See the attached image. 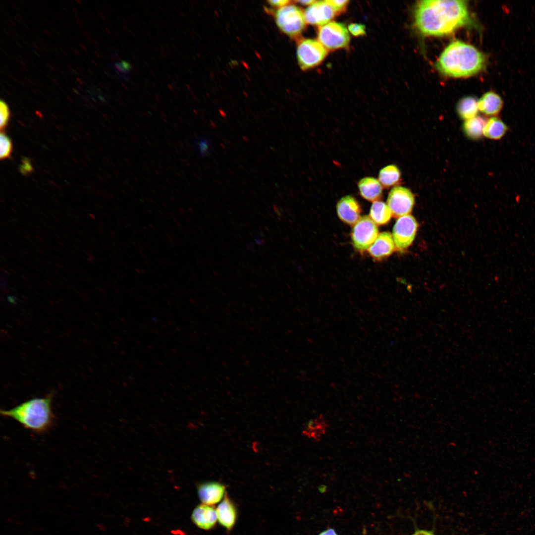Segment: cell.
Returning <instances> with one entry per match:
<instances>
[{"instance_id": "obj_11", "label": "cell", "mask_w": 535, "mask_h": 535, "mask_svg": "<svg viewBox=\"0 0 535 535\" xmlns=\"http://www.w3.org/2000/svg\"><path fill=\"white\" fill-rule=\"evenodd\" d=\"M197 488L202 503L210 505L220 503L226 494L225 485L218 482H203L197 485Z\"/></svg>"}, {"instance_id": "obj_5", "label": "cell", "mask_w": 535, "mask_h": 535, "mask_svg": "<svg viewBox=\"0 0 535 535\" xmlns=\"http://www.w3.org/2000/svg\"><path fill=\"white\" fill-rule=\"evenodd\" d=\"M317 36L318 40L327 51L346 48L350 40L345 26L334 21L318 27Z\"/></svg>"}, {"instance_id": "obj_29", "label": "cell", "mask_w": 535, "mask_h": 535, "mask_svg": "<svg viewBox=\"0 0 535 535\" xmlns=\"http://www.w3.org/2000/svg\"><path fill=\"white\" fill-rule=\"evenodd\" d=\"M348 29L354 36H363L366 34L365 26L362 24L351 23L349 25Z\"/></svg>"}, {"instance_id": "obj_1", "label": "cell", "mask_w": 535, "mask_h": 535, "mask_svg": "<svg viewBox=\"0 0 535 535\" xmlns=\"http://www.w3.org/2000/svg\"><path fill=\"white\" fill-rule=\"evenodd\" d=\"M472 22L466 0H423L415 8V27L424 36L449 35Z\"/></svg>"}, {"instance_id": "obj_10", "label": "cell", "mask_w": 535, "mask_h": 535, "mask_svg": "<svg viewBox=\"0 0 535 535\" xmlns=\"http://www.w3.org/2000/svg\"><path fill=\"white\" fill-rule=\"evenodd\" d=\"M304 13L307 23L318 27L330 22L337 15L326 0L316 1L309 6Z\"/></svg>"}, {"instance_id": "obj_2", "label": "cell", "mask_w": 535, "mask_h": 535, "mask_svg": "<svg viewBox=\"0 0 535 535\" xmlns=\"http://www.w3.org/2000/svg\"><path fill=\"white\" fill-rule=\"evenodd\" d=\"M485 64L486 57L482 52L471 45L455 40L441 53L436 67L448 77H467L482 71Z\"/></svg>"}, {"instance_id": "obj_32", "label": "cell", "mask_w": 535, "mask_h": 535, "mask_svg": "<svg viewBox=\"0 0 535 535\" xmlns=\"http://www.w3.org/2000/svg\"><path fill=\"white\" fill-rule=\"evenodd\" d=\"M319 535H337L332 529H328L321 533Z\"/></svg>"}, {"instance_id": "obj_8", "label": "cell", "mask_w": 535, "mask_h": 535, "mask_svg": "<svg viewBox=\"0 0 535 535\" xmlns=\"http://www.w3.org/2000/svg\"><path fill=\"white\" fill-rule=\"evenodd\" d=\"M414 203V197L410 190L400 186L394 187L389 192L387 199V205L395 217L410 214Z\"/></svg>"}, {"instance_id": "obj_23", "label": "cell", "mask_w": 535, "mask_h": 535, "mask_svg": "<svg viewBox=\"0 0 535 535\" xmlns=\"http://www.w3.org/2000/svg\"><path fill=\"white\" fill-rule=\"evenodd\" d=\"M400 178L401 172L397 166L394 164L384 167L378 174V181L385 188L395 185Z\"/></svg>"}, {"instance_id": "obj_12", "label": "cell", "mask_w": 535, "mask_h": 535, "mask_svg": "<svg viewBox=\"0 0 535 535\" xmlns=\"http://www.w3.org/2000/svg\"><path fill=\"white\" fill-rule=\"evenodd\" d=\"M336 210L339 218L346 224H354L360 218V206L351 196L341 198L337 202Z\"/></svg>"}, {"instance_id": "obj_24", "label": "cell", "mask_w": 535, "mask_h": 535, "mask_svg": "<svg viewBox=\"0 0 535 535\" xmlns=\"http://www.w3.org/2000/svg\"><path fill=\"white\" fill-rule=\"evenodd\" d=\"M12 144L10 139L4 134L1 133L0 137V157L1 159L8 158L11 152Z\"/></svg>"}, {"instance_id": "obj_6", "label": "cell", "mask_w": 535, "mask_h": 535, "mask_svg": "<svg viewBox=\"0 0 535 535\" xmlns=\"http://www.w3.org/2000/svg\"><path fill=\"white\" fill-rule=\"evenodd\" d=\"M327 54V50L317 40L301 39L297 47V57L300 67L306 70L320 64Z\"/></svg>"}, {"instance_id": "obj_19", "label": "cell", "mask_w": 535, "mask_h": 535, "mask_svg": "<svg viewBox=\"0 0 535 535\" xmlns=\"http://www.w3.org/2000/svg\"><path fill=\"white\" fill-rule=\"evenodd\" d=\"M507 125L500 118L493 116L488 119L485 124L483 135L490 139H501L506 133Z\"/></svg>"}, {"instance_id": "obj_30", "label": "cell", "mask_w": 535, "mask_h": 535, "mask_svg": "<svg viewBox=\"0 0 535 535\" xmlns=\"http://www.w3.org/2000/svg\"><path fill=\"white\" fill-rule=\"evenodd\" d=\"M32 165L28 160L24 159L20 167V171L23 174H27L31 171Z\"/></svg>"}, {"instance_id": "obj_13", "label": "cell", "mask_w": 535, "mask_h": 535, "mask_svg": "<svg viewBox=\"0 0 535 535\" xmlns=\"http://www.w3.org/2000/svg\"><path fill=\"white\" fill-rule=\"evenodd\" d=\"M191 519L198 528L204 530L214 528L217 523L216 509L212 505L202 503L194 509Z\"/></svg>"}, {"instance_id": "obj_33", "label": "cell", "mask_w": 535, "mask_h": 535, "mask_svg": "<svg viewBox=\"0 0 535 535\" xmlns=\"http://www.w3.org/2000/svg\"><path fill=\"white\" fill-rule=\"evenodd\" d=\"M315 1H316V0H306L297 1V2H298V3H299L301 4H302V5H306L310 6L311 4H312L313 3H314Z\"/></svg>"}, {"instance_id": "obj_31", "label": "cell", "mask_w": 535, "mask_h": 535, "mask_svg": "<svg viewBox=\"0 0 535 535\" xmlns=\"http://www.w3.org/2000/svg\"><path fill=\"white\" fill-rule=\"evenodd\" d=\"M268 2L272 7L279 8L290 4V1L287 0H268Z\"/></svg>"}, {"instance_id": "obj_18", "label": "cell", "mask_w": 535, "mask_h": 535, "mask_svg": "<svg viewBox=\"0 0 535 535\" xmlns=\"http://www.w3.org/2000/svg\"><path fill=\"white\" fill-rule=\"evenodd\" d=\"M328 426V424L324 416L322 414H320L310 419L307 423L303 433L309 438L319 442L325 434Z\"/></svg>"}, {"instance_id": "obj_14", "label": "cell", "mask_w": 535, "mask_h": 535, "mask_svg": "<svg viewBox=\"0 0 535 535\" xmlns=\"http://www.w3.org/2000/svg\"><path fill=\"white\" fill-rule=\"evenodd\" d=\"M216 509L219 524L227 531L232 530L237 519V509L226 494Z\"/></svg>"}, {"instance_id": "obj_28", "label": "cell", "mask_w": 535, "mask_h": 535, "mask_svg": "<svg viewBox=\"0 0 535 535\" xmlns=\"http://www.w3.org/2000/svg\"><path fill=\"white\" fill-rule=\"evenodd\" d=\"M327 2L338 14L346 8L349 1L347 0H327Z\"/></svg>"}, {"instance_id": "obj_9", "label": "cell", "mask_w": 535, "mask_h": 535, "mask_svg": "<svg viewBox=\"0 0 535 535\" xmlns=\"http://www.w3.org/2000/svg\"><path fill=\"white\" fill-rule=\"evenodd\" d=\"M418 223L415 218L409 214L399 217L394 225L392 232L395 246L399 250L409 247L413 241Z\"/></svg>"}, {"instance_id": "obj_20", "label": "cell", "mask_w": 535, "mask_h": 535, "mask_svg": "<svg viewBox=\"0 0 535 535\" xmlns=\"http://www.w3.org/2000/svg\"><path fill=\"white\" fill-rule=\"evenodd\" d=\"M458 114L461 118L467 120L476 116L479 111L478 101L472 96L461 99L456 106Z\"/></svg>"}, {"instance_id": "obj_7", "label": "cell", "mask_w": 535, "mask_h": 535, "mask_svg": "<svg viewBox=\"0 0 535 535\" xmlns=\"http://www.w3.org/2000/svg\"><path fill=\"white\" fill-rule=\"evenodd\" d=\"M377 227L370 216L364 215L354 224L351 239L354 247L363 251L368 249L378 235Z\"/></svg>"}, {"instance_id": "obj_27", "label": "cell", "mask_w": 535, "mask_h": 535, "mask_svg": "<svg viewBox=\"0 0 535 535\" xmlns=\"http://www.w3.org/2000/svg\"><path fill=\"white\" fill-rule=\"evenodd\" d=\"M196 144L198 147L199 154L201 157H206L209 154L210 145L208 139L202 138L197 141Z\"/></svg>"}, {"instance_id": "obj_17", "label": "cell", "mask_w": 535, "mask_h": 535, "mask_svg": "<svg viewBox=\"0 0 535 535\" xmlns=\"http://www.w3.org/2000/svg\"><path fill=\"white\" fill-rule=\"evenodd\" d=\"M358 186L361 196L369 201H377L382 197V185L379 181L374 178H363L359 181Z\"/></svg>"}, {"instance_id": "obj_22", "label": "cell", "mask_w": 535, "mask_h": 535, "mask_svg": "<svg viewBox=\"0 0 535 535\" xmlns=\"http://www.w3.org/2000/svg\"><path fill=\"white\" fill-rule=\"evenodd\" d=\"M391 212L388 205L382 201H375L372 204L370 217L378 225L387 223L391 217Z\"/></svg>"}, {"instance_id": "obj_16", "label": "cell", "mask_w": 535, "mask_h": 535, "mask_svg": "<svg viewBox=\"0 0 535 535\" xmlns=\"http://www.w3.org/2000/svg\"><path fill=\"white\" fill-rule=\"evenodd\" d=\"M479 110L486 115L498 114L502 108L503 102L501 97L493 91L484 94L478 101Z\"/></svg>"}, {"instance_id": "obj_3", "label": "cell", "mask_w": 535, "mask_h": 535, "mask_svg": "<svg viewBox=\"0 0 535 535\" xmlns=\"http://www.w3.org/2000/svg\"><path fill=\"white\" fill-rule=\"evenodd\" d=\"M53 394L45 397L28 400L9 410H1L0 414L12 419L24 428L36 433L48 431L54 424L52 410Z\"/></svg>"}, {"instance_id": "obj_21", "label": "cell", "mask_w": 535, "mask_h": 535, "mask_svg": "<svg viewBox=\"0 0 535 535\" xmlns=\"http://www.w3.org/2000/svg\"><path fill=\"white\" fill-rule=\"evenodd\" d=\"M485 119L481 116L465 120L462 128L465 135L472 140H478L483 135V130L486 123Z\"/></svg>"}, {"instance_id": "obj_34", "label": "cell", "mask_w": 535, "mask_h": 535, "mask_svg": "<svg viewBox=\"0 0 535 535\" xmlns=\"http://www.w3.org/2000/svg\"><path fill=\"white\" fill-rule=\"evenodd\" d=\"M413 535H434L430 532L426 531H418L416 532Z\"/></svg>"}, {"instance_id": "obj_26", "label": "cell", "mask_w": 535, "mask_h": 535, "mask_svg": "<svg viewBox=\"0 0 535 535\" xmlns=\"http://www.w3.org/2000/svg\"><path fill=\"white\" fill-rule=\"evenodd\" d=\"M0 126L1 129L7 124L9 117V110L7 104L3 101L0 102Z\"/></svg>"}, {"instance_id": "obj_15", "label": "cell", "mask_w": 535, "mask_h": 535, "mask_svg": "<svg viewBox=\"0 0 535 535\" xmlns=\"http://www.w3.org/2000/svg\"><path fill=\"white\" fill-rule=\"evenodd\" d=\"M394 247V242L390 233L383 232L378 234L375 241L368 248V252L372 257L381 259L390 255Z\"/></svg>"}, {"instance_id": "obj_4", "label": "cell", "mask_w": 535, "mask_h": 535, "mask_svg": "<svg viewBox=\"0 0 535 535\" xmlns=\"http://www.w3.org/2000/svg\"><path fill=\"white\" fill-rule=\"evenodd\" d=\"M275 21L278 28L291 37H297L304 30L306 22L304 12L295 5L289 4L278 8Z\"/></svg>"}, {"instance_id": "obj_25", "label": "cell", "mask_w": 535, "mask_h": 535, "mask_svg": "<svg viewBox=\"0 0 535 535\" xmlns=\"http://www.w3.org/2000/svg\"><path fill=\"white\" fill-rule=\"evenodd\" d=\"M114 67L119 75L123 79L126 80L129 79L128 75L132 69L131 63L125 60H121L114 63Z\"/></svg>"}]
</instances>
